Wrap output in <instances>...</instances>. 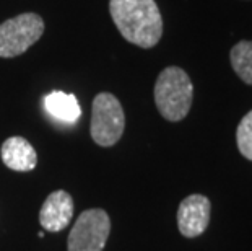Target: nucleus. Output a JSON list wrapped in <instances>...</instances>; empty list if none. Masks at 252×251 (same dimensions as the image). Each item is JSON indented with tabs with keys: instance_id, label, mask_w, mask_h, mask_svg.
<instances>
[{
	"instance_id": "nucleus-1",
	"label": "nucleus",
	"mask_w": 252,
	"mask_h": 251,
	"mask_svg": "<svg viewBox=\"0 0 252 251\" xmlns=\"http://www.w3.org/2000/svg\"><path fill=\"white\" fill-rule=\"evenodd\" d=\"M109 13L122 38L143 49L163 36V18L155 0H109Z\"/></svg>"
},
{
	"instance_id": "nucleus-2",
	"label": "nucleus",
	"mask_w": 252,
	"mask_h": 251,
	"mask_svg": "<svg viewBox=\"0 0 252 251\" xmlns=\"http://www.w3.org/2000/svg\"><path fill=\"white\" fill-rule=\"evenodd\" d=\"M155 103L166 121L178 122L189 114L194 85L190 77L181 67H166L155 83Z\"/></svg>"
},
{
	"instance_id": "nucleus-3",
	"label": "nucleus",
	"mask_w": 252,
	"mask_h": 251,
	"mask_svg": "<svg viewBox=\"0 0 252 251\" xmlns=\"http://www.w3.org/2000/svg\"><path fill=\"white\" fill-rule=\"evenodd\" d=\"M126 129V114L121 101L112 93H98L93 100L90 132L101 147H112L121 141Z\"/></svg>"
},
{
	"instance_id": "nucleus-4",
	"label": "nucleus",
	"mask_w": 252,
	"mask_h": 251,
	"mask_svg": "<svg viewBox=\"0 0 252 251\" xmlns=\"http://www.w3.org/2000/svg\"><path fill=\"white\" fill-rule=\"evenodd\" d=\"M44 33V20L37 13H21L0 25V57L21 56Z\"/></svg>"
},
{
	"instance_id": "nucleus-5",
	"label": "nucleus",
	"mask_w": 252,
	"mask_h": 251,
	"mask_svg": "<svg viewBox=\"0 0 252 251\" xmlns=\"http://www.w3.org/2000/svg\"><path fill=\"white\" fill-rule=\"evenodd\" d=\"M111 232V218L103 209L82 212L67 240L68 251H103Z\"/></svg>"
},
{
	"instance_id": "nucleus-6",
	"label": "nucleus",
	"mask_w": 252,
	"mask_h": 251,
	"mask_svg": "<svg viewBox=\"0 0 252 251\" xmlns=\"http://www.w3.org/2000/svg\"><path fill=\"white\" fill-rule=\"evenodd\" d=\"M210 199L202 194H190L179 204L178 228L181 235L194 238L207 230L210 223Z\"/></svg>"
},
{
	"instance_id": "nucleus-7",
	"label": "nucleus",
	"mask_w": 252,
	"mask_h": 251,
	"mask_svg": "<svg viewBox=\"0 0 252 251\" xmlns=\"http://www.w3.org/2000/svg\"><path fill=\"white\" fill-rule=\"evenodd\" d=\"M73 217V197L63 189L51 193L42 202L39 223L47 232L63 230Z\"/></svg>"
},
{
	"instance_id": "nucleus-8",
	"label": "nucleus",
	"mask_w": 252,
	"mask_h": 251,
	"mask_svg": "<svg viewBox=\"0 0 252 251\" xmlns=\"http://www.w3.org/2000/svg\"><path fill=\"white\" fill-rule=\"evenodd\" d=\"M2 162L13 172H31L37 163V153L26 139L15 136L8 137L0 148Z\"/></svg>"
},
{
	"instance_id": "nucleus-9",
	"label": "nucleus",
	"mask_w": 252,
	"mask_h": 251,
	"mask_svg": "<svg viewBox=\"0 0 252 251\" xmlns=\"http://www.w3.org/2000/svg\"><path fill=\"white\" fill-rule=\"evenodd\" d=\"M46 111L56 119L73 124L78 121L82 109H80L78 100L75 95L63 93V92H52L44 98Z\"/></svg>"
},
{
	"instance_id": "nucleus-10",
	"label": "nucleus",
	"mask_w": 252,
	"mask_h": 251,
	"mask_svg": "<svg viewBox=\"0 0 252 251\" xmlns=\"http://www.w3.org/2000/svg\"><path fill=\"white\" fill-rule=\"evenodd\" d=\"M231 67L244 83L252 85V41H239L229 52Z\"/></svg>"
},
{
	"instance_id": "nucleus-11",
	"label": "nucleus",
	"mask_w": 252,
	"mask_h": 251,
	"mask_svg": "<svg viewBox=\"0 0 252 251\" xmlns=\"http://www.w3.org/2000/svg\"><path fill=\"white\" fill-rule=\"evenodd\" d=\"M236 142L243 157L252 162V111L241 119L238 131H236Z\"/></svg>"
}]
</instances>
